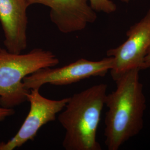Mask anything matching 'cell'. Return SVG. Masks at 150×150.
Segmentation results:
<instances>
[{
	"label": "cell",
	"instance_id": "9",
	"mask_svg": "<svg viewBox=\"0 0 150 150\" xmlns=\"http://www.w3.org/2000/svg\"><path fill=\"white\" fill-rule=\"evenodd\" d=\"M90 6L95 12L112 13L117 10V6L111 0H88Z\"/></svg>",
	"mask_w": 150,
	"mask_h": 150
},
{
	"label": "cell",
	"instance_id": "11",
	"mask_svg": "<svg viewBox=\"0 0 150 150\" xmlns=\"http://www.w3.org/2000/svg\"><path fill=\"white\" fill-rule=\"evenodd\" d=\"M150 67V47L147 50V54H146L144 64V70Z\"/></svg>",
	"mask_w": 150,
	"mask_h": 150
},
{
	"label": "cell",
	"instance_id": "2",
	"mask_svg": "<svg viewBox=\"0 0 150 150\" xmlns=\"http://www.w3.org/2000/svg\"><path fill=\"white\" fill-rule=\"evenodd\" d=\"M107 90V85L100 83L70 97L58 116L65 130L62 144L64 150H102L97 141V132Z\"/></svg>",
	"mask_w": 150,
	"mask_h": 150
},
{
	"label": "cell",
	"instance_id": "8",
	"mask_svg": "<svg viewBox=\"0 0 150 150\" xmlns=\"http://www.w3.org/2000/svg\"><path fill=\"white\" fill-rule=\"evenodd\" d=\"M26 0H0V22L4 33L5 48L13 54H21L27 47Z\"/></svg>",
	"mask_w": 150,
	"mask_h": 150
},
{
	"label": "cell",
	"instance_id": "7",
	"mask_svg": "<svg viewBox=\"0 0 150 150\" xmlns=\"http://www.w3.org/2000/svg\"><path fill=\"white\" fill-rule=\"evenodd\" d=\"M30 6L41 4L50 9V17L59 31L70 33L84 30L96 20V12L87 0H26Z\"/></svg>",
	"mask_w": 150,
	"mask_h": 150
},
{
	"label": "cell",
	"instance_id": "6",
	"mask_svg": "<svg viewBox=\"0 0 150 150\" xmlns=\"http://www.w3.org/2000/svg\"><path fill=\"white\" fill-rule=\"evenodd\" d=\"M127 40L116 48L107 51V56L112 57L111 76L124 71L139 68L144 70L146 54L150 47V8L139 22L126 32Z\"/></svg>",
	"mask_w": 150,
	"mask_h": 150
},
{
	"label": "cell",
	"instance_id": "1",
	"mask_svg": "<svg viewBox=\"0 0 150 150\" xmlns=\"http://www.w3.org/2000/svg\"><path fill=\"white\" fill-rule=\"evenodd\" d=\"M139 68L112 76L116 90L107 94L105 144L108 150H118L139 134L144 126L146 100L140 82Z\"/></svg>",
	"mask_w": 150,
	"mask_h": 150
},
{
	"label": "cell",
	"instance_id": "3",
	"mask_svg": "<svg viewBox=\"0 0 150 150\" xmlns=\"http://www.w3.org/2000/svg\"><path fill=\"white\" fill-rule=\"evenodd\" d=\"M59 62L55 54L42 48L25 54L0 48V106L13 108L27 101L30 91L25 88L23 79L41 69L55 67Z\"/></svg>",
	"mask_w": 150,
	"mask_h": 150
},
{
	"label": "cell",
	"instance_id": "10",
	"mask_svg": "<svg viewBox=\"0 0 150 150\" xmlns=\"http://www.w3.org/2000/svg\"><path fill=\"white\" fill-rule=\"evenodd\" d=\"M15 112L13 108L0 107V122L4 121L6 118L13 116Z\"/></svg>",
	"mask_w": 150,
	"mask_h": 150
},
{
	"label": "cell",
	"instance_id": "5",
	"mask_svg": "<svg viewBox=\"0 0 150 150\" xmlns=\"http://www.w3.org/2000/svg\"><path fill=\"white\" fill-rule=\"evenodd\" d=\"M40 89H31L27 94L30 111L24 122L13 137L7 142H0V150H13L33 140L38 131L45 125L53 122L64 110L70 97L51 100L42 96Z\"/></svg>",
	"mask_w": 150,
	"mask_h": 150
},
{
	"label": "cell",
	"instance_id": "4",
	"mask_svg": "<svg viewBox=\"0 0 150 150\" xmlns=\"http://www.w3.org/2000/svg\"><path fill=\"white\" fill-rule=\"evenodd\" d=\"M112 66V57L107 56L99 61L82 58L61 67H48L38 70L26 76L23 83L28 91L40 89L46 84L66 86L92 77H104Z\"/></svg>",
	"mask_w": 150,
	"mask_h": 150
},
{
	"label": "cell",
	"instance_id": "12",
	"mask_svg": "<svg viewBox=\"0 0 150 150\" xmlns=\"http://www.w3.org/2000/svg\"><path fill=\"white\" fill-rule=\"evenodd\" d=\"M130 1L131 0H121V1H122L123 2H125V3H129Z\"/></svg>",
	"mask_w": 150,
	"mask_h": 150
}]
</instances>
